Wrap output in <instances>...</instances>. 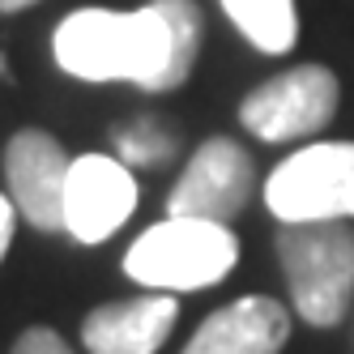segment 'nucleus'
Here are the masks:
<instances>
[{"label":"nucleus","instance_id":"f257e3e1","mask_svg":"<svg viewBox=\"0 0 354 354\" xmlns=\"http://www.w3.org/2000/svg\"><path fill=\"white\" fill-rule=\"evenodd\" d=\"M205 21L192 0H149L141 9H73L52 56L77 82H133L149 94L180 90L201 56Z\"/></svg>","mask_w":354,"mask_h":354},{"label":"nucleus","instance_id":"f03ea898","mask_svg":"<svg viewBox=\"0 0 354 354\" xmlns=\"http://www.w3.org/2000/svg\"><path fill=\"white\" fill-rule=\"evenodd\" d=\"M239 261V239L226 222L209 218H162L129 243L124 273L145 290H205L218 286Z\"/></svg>","mask_w":354,"mask_h":354},{"label":"nucleus","instance_id":"7ed1b4c3","mask_svg":"<svg viewBox=\"0 0 354 354\" xmlns=\"http://www.w3.org/2000/svg\"><path fill=\"white\" fill-rule=\"evenodd\" d=\"M273 248L299 320L312 328L342 324L354 303V226L346 218L282 222Z\"/></svg>","mask_w":354,"mask_h":354},{"label":"nucleus","instance_id":"20e7f679","mask_svg":"<svg viewBox=\"0 0 354 354\" xmlns=\"http://www.w3.org/2000/svg\"><path fill=\"white\" fill-rule=\"evenodd\" d=\"M265 209L277 222L354 218V141H312L265 180Z\"/></svg>","mask_w":354,"mask_h":354},{"label":"nucleus","instance_id":"39448f33","mask_svg":"<svg viewBox=\"0 0 354 354\" xmlns=\"http://www.w3.org/2000/svg\"><path fill=\"white\" fill-rule=\"evenodd\" d=\"M342 86L333 68L324 64H295L277 77L261 82L243 103H239V124L269 145L282 141H303L312 133H324L337 115Z\"/></svg>","mask_w":354,"mask_h":354},{"label":"nucleus","instance_id":"423d86ee","mask_svg":"<svg viewBox=\"0 0 354 354\" xmlns=\"http://www.w3.org/2000/svg\"><path fill=\"white\" fill-rule=\"evenodd\" d=\"M252 192H257L252 154L231 137H209L192 149L188 167L180 171V180H175L167 196V214L171 218H209V222L231 226L248 209Z\"/></svg>","mask_w":354,"mask_h":354},{"label":"nucleus","instance_id":"0eeeda50","mask_svg":"<svg viewBox=\"0 0 354 354\" xmlns=\"http://www.w3.org/2000/svg\"><path fill=\"white\" fill-rule=\"evenodd\" d=\"M137 209L133 167L111 154H82L68 167L64 184V235L94 248L111 239Z\"/></svg>","mask_w":354,"mask_h":354},{"label":"nucleus","instance_id":"6e6552de","mask_svg":"<svg viewBox=\"0 0 354 354\" xmlns=\"http://www.w3.org/2000/svg\"><path fill=\"white\" fill-rule=\"evenodd\" d=\"M73 158L64 154V145L43 133V129H21L5 145V184L9 201L17 214L26 218L35 231L52 235L64 231V184H68Z\"/></svg>","mask_w":354,"mask_h":354},{"label":"nucleus","instance_id":"1a4fd4ad","mask_svg":"<svg viewBox=\"0 0 354 354\" xmlns=\"http://www.w3.org/2000/svg\"><path fill=\"white\" fill-rule=\"evenodd\" d=\"M180 320V303L167 290H145L137 299L103 303L82 320L86 354H158Z\"/></svg>","mask_w":354,"mask_h":354},{"label":"nucleus","instance_id":"9d476101","mask_svg":"<svg viewBox=\"0 0 354 354\" xmlns=\"http://www.w3.org/2000/svg\"><path fill=\"white\" fill-rule=\"evenodd\" d=\"M290 342V312L269 295H243L209 312L180 354H282Z\"/></svg>","mask_w":354,"mask_h":354},{"label":"nucleus","instance_id":"9b49d317","mask_svg":"<svg viewBox=\"0 0 354 354\" xmlns=\"http://www.w3.org/2000/svg\"><path fill=\"white\" fill-rule=\"evenodd\" d=\"M231 26L265 56H286L299 43V9L295 0H218Z\"/></svg>","mask_w":354,"mask_h":354},{"label":"nucleus","instance_id":"f8f14e48","mask_svg":"<svg viewBox=\"0 0 354 354\" xmlns=\"http://www.w3.org/2000/svg\"><path fill=\"white\" fill-rule=\"evenodd\" d=\"M111 141L120 149V162L129 167H162L175 154V133L162 115H137L129 124H115Z\"/></svg>","mask_w":354,"mask_h":354},{"label":"nucleus","instance_id":"ddd939ff","mask_svg":"<svg viewBox=\"0 0 354 354\" xmlns=\"http://www.w3.org/2000/svg\"><path fill=\"white\" fill-rule=\"evenodd\" d=\"M9 354H73V346L56 333V328L35 324V328H26V333L13 342V350H9Z\"/></svg>","mask_w":354,"mask_h":354},{"label":"nucleus","instance_id":"4468645a","mask_svg":"<svg viewBox=\"0 0 354 354\" xmlns=\"http://www.w3.org/2000/svg\"><path fill=\"white\" fill-rule=\"evenodd\" d=\"M13 222H17V205L9 201V192H0V261L13 243Z\"/></svg>","mask_w":354,"mask_h":354},{"label":"nucleus","instance_id":"2eb2a0df","mask_svg":"<svg viewBox=\"0 0 354 354\" xmlns=\"http://www.w3.org/2000/svg\"><path fill=\"white\" fill-rule=\"evenodd\" d=\"M39 0H0V13H17V9H30Z\"/></svg>","mask_w":354,"mask_h":354}]
</instances>
